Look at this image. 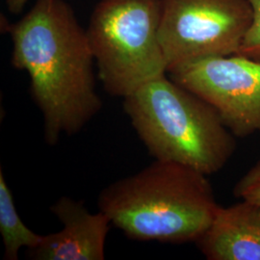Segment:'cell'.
I'll return each mask as SVG.
<instances>
[{
  "mask_svg": "<svg viewBox=\"0 0 260 260\" xmlns=\"http://www.w3.org/2000/svg\"><path fill=\"white\" fill-rule=\"evenodd\" d=\"M7 31L13 42L12 65L25 71L31 93L43 114L45 138L56 144L62 134L78 132L100 112L93 51L87 31L64 0H37Z\"/></svg>",
  "mask_w": 260,
  "mask_h": 260,
  "instance_id": "6da1fadb",
  "label": "cell"
},
{
  "mask_svg": "<svg viewBox=\"0 0 260 260\" xmlns=\"http://www.w3.org/2000/svg\"><path fill=\"white\" fill-rule=\"evenodd\" d=\"M218 206L206 175L162 160L115 181L99 197L111 223L139 241L197 243Z\"/></svg>",
  "mask_w": 260,
  "mask_h": 260,
  "instance_id": "7a4b0ae2",
  "label": "cell"
},
{
  "mask_svg": "<svg viewBox=\"0 0 260 260\" xmlns=\"http://www.w3.org/2000/svg\"><path fill=\"white\" fill-rule=\"evenodd\" d=\"M167 75L123 99L132 126L155 160L218 173L233 157L236 137L209 103Z\"/></svg>",
  "mask_w": 260,
  "mask_h": 260,
  "instance_id": "3957f363",
  "label": "cell"
},
{
  "mask_svg": "<svg viewBox=\"0 0 260 260\" xmlns=\"http://www.w3.org/2000/svg\"><path fill=\"white\" fill-rule=\"evenodd\" d=\"M162 0H101L87 36L98 75L109 94L122 99L167 75L159 39Z\"/></svg>",
  "mask_w": 260,
  "mask_h": 260,
  "instance_id": "277c9868",
  "label": "cell"
},
{
  "mask_svg": "<svg viewBox=\"0 0 260 260\" xmlns=\"http://www.w3.org/2000/svg\"><path fill=\"white\" fill-rule=\"evenodd\" d=\"M251 19L248 0H162L159 39L168 74L205 58L238 54Z\"/></svg>",
  "mask_w": 260,
  "mask_h": 260,
  "instance_id": "5b68a950",
  "label": "cell"
},
{
  "mask_svg": "<svg viewBox=\"0 0 260 260\" xmlns=\"http://www.w3.org/2000/svg\"><path fill=\"white\" fill-rule=\"evenodd\" d=\"M169 76L209 103L236 138L260 133V62L234 54L205 58Z\"/></svg>",
  "mask_w": 260,
  "mask_h": 260,
  "instance_id": "8992f818",
  "label": "cell"
},
{
  "mask_svg": "<svg viewBox=\"0 0 260 260\" xmlns=\"http://www.w3.org/2000/svg\"><path fill=\"white\" fill-rule=\"evenodd\" d=\"M51 211L63 223L55 233L43 235L29 256L36 260H103L110 220L102 212H89L82 202L60 198Z\"/></svg>",
  "mask_w": 260,
  "mask_h": 260,
  "instance_id": "52a82bcc",
  "label": "cell"
},
{
  "mask_svg": "<svg viewBox=\"0 0 260 260\" xmlns=\"http://www.w3.org/2000/svg\"><path fill=\"white\" fill-rule=\"evenodd\" d=\"M197 243L207 259L260 260V204L241 200L219 205Z\"/></svg>",
  "mask_w": 260,
  "mask_h": 260,
  "instance_id": "ba28073f",
  "label": "cell"
},
{
  "mask_svg": "<svg viewBox=\"0 0 260 260\" xmlns=\"http://www.w3.org/2000/svg\"><path fill=\"white\" fill-rule=\"evenodd\" d=\"M0 233L4 245V258L7 260L18 259L21 248L34 249L43 238V235L34 233L22 222L2 171L0 172Z\"/></svg>",
  "mask_w": 260,
  "mask_h": 260,
  "instance_id": "9c48e42d",
  "label": "cell"
},
{
  "mask_svg": "<svg viewBox=\"0 0 260 260\" xmlns=\"http://www.w3.org/2000/svg\"><path fill=\"white\" fill-rule=\"evenodd\" d=\"M248 1L252 8V19L243 39L238 54L260 62V0Z\"/></svg>",
  "mask_w": 260,
  "mask_h": 260,
  "instance_id": "30bf717a",
  "label": "cell"
},
{
  "mask_svg": "<svg viewBox=\"0 0 260 260\" xmlns=\"http://www.w3.org/2000/svg\"><path fill=\"white\" fill-rule=\"evenodd\" d=\"M233 194L237 199L260 204V159L238 180Z\"/></svg>",
  "mask_w": 260,
  "mask_h": 260,
  "instance_id": "8fae6325",
  "label": "cell"
},
{
  "mask_svg": "<svg viewBox=\"0 0 260 260\" xmlns=\"http://www.w3.org/2000/svg\"><path fill=\"white\" fill-rule=\"evenodd\" d=\"M28 1L29 0H6V4L11 13L19 14L25 7Z\"/></svg>",
  "mask_w": 260,
  "mask_h": 260,
  "instance_id": "7c38bea8",
  "label": "cell"
}]
</instances>
